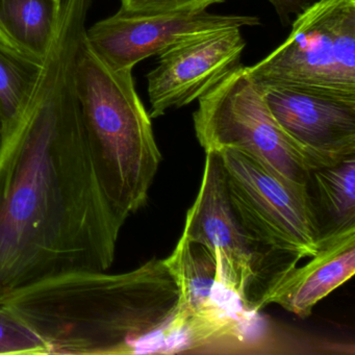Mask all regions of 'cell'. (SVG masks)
I'll return each mask as SVG.
<instances>
[{
  "label": "cell",
  "mask_w": 355,
  "mask_h": 355,
  "mask_svg": "<svg viewBox=\"0 0 355 355\" xmlns=\"http://www.w3.org/2000/svg\"><path fill=\"white\" fill-rule=\"evenodd\" d=\"M90 8L62 0L36 88L0 148V301L115 261L124 222L97 178L76 86Z\"/></svg>",
  "instance_id": "1"
},
{
  "label": "cell",
  "mask_w": 355,
  "mask_h": 355,
  "mask_svg": "<svg viewBox=\"0 0 355 355\" xmlns=\"http://www.w3.org/2000/svg\"><path fill=\"white\" fill-rule=\"evenodd\" d=\"M178 286L164 259L123 273L78 271L41 280L0 301L28 323L49 355L142 354L175 313Z\"/></svg>",
  "instance_id": "2"
},
{
  "label": "cell",
  "mask_w": 355,
  "mask_h": 355,
  "mask_svg": "<svg viewBox=\"0 0 355 355\" xmlns=\"http://www.w3.org/2000/svg\"><path fill=\"white\" fill-rule=\"evenodd\" d=\"M76 86L97 178L125 223L146 205L162 162L150 116L135 88L132 70L114 69L86 37L78 53Z\"/></svg>",
  "instance_id": "3"
},
{
  "label": "cell",
  "mask_w": 355,
  "mask_h": 355,
  "mask_svg": "<svg viewBox=\"0 0 355 355\" xmlns=\"http://www.w3.org/2000/svg\"><path fill=\"white\" fill-rule=\"evenodd\" d=\"M198 101L193 121L205 153L234 149L288 180L309 184L315 167L274 119L246 66L241 64Z\"/></svg>",
  "instance_id": "4"
},
{
  "label": "cell",
  "mask_w": 355,
  "mask_h": 355,
  "mask_svg": "<svg viewBox=\"0 0 355 355\" xmlns=\"http://www.w3.org/2000/svg\"><path fill=\"white\" fill-rule=\"evenodd\" d=\"M228 191L239 219L266 252L295 263L313 257L321 244V222L309 184L293 182L253 157L220 151Z\"/></svg>",
  "instance_id": "5"
},
{
  "label": "cell",
  "mask_w": 355,
  "mask_h": 355,
  "mask_svg": "<svg viewBox=\"0 0 355 355\" xmlns=\"http://www.w3.org/2000/svg\"><path fill=\"white\" fill-rule=\"evenodd\" d=\"M247 68L259 86L296 84L355 92V0H315L286 40Z\"/></svg>",
  "instance_id": "6"
},
{
  "label": "cell",
  "mask_w": 355,
  "mask_h": 355,
  "mask_svg": "<svg viewBox=\"0 0 355 355\" xmlns=\"http://www.w3.org/2000/svg\"><path fill=\"white\" fill-rule=\"evenodd\" d=\"M182 236L211 252L217 259L219 284L247 306L251 288L263 274L266 251L232 207L227 174L218 153H205L200 189L187 213Z\"/></svg>",
  "instance_id": "7"
},
{
  "label": "cell",
  "mask_w": 355,
  "mask_h": 355,
  "mask_svg": "<svg viewBox=\"0 0 355 355\" xmlns=\"http://www.w3.org/2000/svg\"><path fill=\"white\" fill-rule=\"evenodd\" d=\"M259 87L274 119L315 170L355 157V92L296 84Z\"/></svg>",
  "instance_id": "8"
},
{
  "label": "cell",
  "mask_w": 355,
  "mask_h": 355,
  "mask_svg": "<svg viewBox=\"0 0 355 355\" xmlns=\"http://www.w3.org/2000/svg\"><path fill=\"white\" fill-rule=\"evenodd\" d=\"M261 26L257 16L218 15L205 11L140 14L120 9L115 15L87 28L86 40L114 69L132 70L153 55L207 33Z\"/></svg>",
  "instance_id": "9"
},
{
  "label": "cell",
  "mask_w": 355,
  "mask_h": 355,
  "mask_svg": "<svg viewBox=\"0 0 355 355\" xmlns=\"http://www.w3.org/2000/svg\"><path fill=\"white\" fill-rule=\"evenodd\" d=\"M246 47L240 28L207 33L159 55L147 74L153 119L200 98L241 65Z\"/></svg>",
  "instance_id": "10"
},
{
  "label": "cell",
  "mask_w": 355,
  "mask_h": 355,
  "mask_svg": "<svg viewBox=\"0 0 355 355\" xmlns=\"http://www.w3.org/2000/svg\"><path fill=\"white\" fill-rule=\"evenodd\" d=\"M301 267L286 266L276 272L251 303L259 311L277 304L300 318L355 273V226L322 236L317 253Z\"/></svg>",
  "instance_id": "11"
},
{
  "label": "cell",
  "mask_w": 355,
  "mask_h": 355,
  "mask_svg": "<svg viewBox=\"0 0 355 355\" xmlns=\"http://www.w3.org/2000/svg\"><path fill=\"white\" fill-rule=\"evenodd\" d=\"M164 263L180 293L178 311L194 315H230L216 295V288L221 286L217 259L203 245L182 236Z\"/></svg>",
  "instance_id": "12"
},
{
  "label": "cell",
  "mask_w": 355,
  "mask_h": 355,
  "mask_svg": "<svg viewBox=\"0 0 355 355\" xmlns=\"http://www.w3.org/2000/svg\"><path fill=\"white\" fill-rule=\"evenodd\" d=\"M60 7L55 0H0V39L43 62L55 35Z\"/></svg>",
  "instance_id": "13"
},
{
  "label": "cell",
  "mask_w": 355,
  "mask_h": 355,
  "mask_svg": "<svg viewBox=\"0 0 355 355\" xmlns=\"http://www.w3.org/2000/svg\"><path fill=\"white\" fill-rule=\"evenodd\" d=\"M42 64L0 39V119L5 136L17 123L30 103Z\"/></svg>",
  "instance_id": "14"
},
{
  "label": "cell",
  "mask_w": 355,
  "mask_h": 355,
  "mask_svg": "<svg viewBox=\"0 0 355 355\" xmlns=\"http://www.w3.org/2000/svg\"><path fill=\"white\" fill-rule=\"evenodd\" d=\"M318 202L325 217L324 234L355 226V157L311 172Z\"/></svg>",
  "instance_id": "15"
},
{
  "label": "cell",
  "mask_w": 355,
  "mask_h": 355,
  "mask_svg": "<svg viewBox=\"0 0 355 355\" xmlns=\"http://www.w3.org/2000/svg\"><path fill=\"white\" fill-rule=\"evenodd\" d=\"M0 354L49 355L43 338L15 311L1 303Z\"/></svg>",
  "instance_id": "16"
},
{
  "label": "cell",
  "mask_w": 355,
  "mask_h": 355,
  "mask_svg": "<svg viewBox=\"0 0 355 355\" xmlns=\"http://www.w3.org/2000/svg\"><path fill=\"white\" fill-rule=\"evenodd\" d=\"M225 0H121L124 11L140 14H176L205 11Z\"/></svg>",
  "instance_id": "17"
},
{
  "label": "cell",
  "mask_w": 355,
  "mask_h": 355,
  "mask_svg": "<svg viewBox=\"0 0 355 355\" xmlns=\"http://www.w3.org/2000/svg\"><path fill=\"white\" fill-rule=\"evenodd\" d=\"M277 13L284 26L292 24L293 16L300 15L307 8L311 7L315 0H268Z\"/></svg>",
  "instance_id": "18"
},
{
  "label": "cell",
  "mask_w": 355,
  "mask_h": 355,
  "mask_svg": "<svg viewBox=\"0 0 355 355\" xmlns=\"http://www.w3.org/2000/svg\"><path fill=\"white\" fill-rule=\"evenodd\" d=\"M3 138H5V132H3V121L0 119V148L3 146Z\"/></svg>",
  "instance_id": "19"
},
{
  "label": "cell",
  "mask_w": 355,
  "mask_h": 355,
  "mask_svg": "<svg viewBox=\"0 0 355 355\" xmlns=\"http://www.w3.org/2000/svg\"><path fill=\"white\" fill-rule=\"evenodd\" d=\"M55 1H57V3H62V0H55Z\"/></svg>",
  "instance_id": "20"
}]
</instances>
